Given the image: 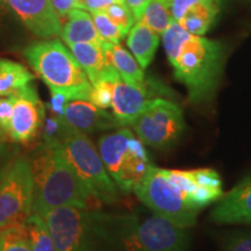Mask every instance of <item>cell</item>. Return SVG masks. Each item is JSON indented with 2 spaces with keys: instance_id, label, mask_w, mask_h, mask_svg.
Here are the masks:
<instances>
[{
  "instance_id": "cell-1",
  "label": "cell",
  "mask_w": 251,
  "mask_h": 251,
  "mask_svg": "<svg viewBox=\"0 0 251 251\" xmlns=\"http://www.w3.org/2000/svg\"><path fill=\"white\" fill-rule=\"evenodd\" d=\"M162 41L175 77L187 89L190 101L199 105L212 100L224 74V43L192 35L176 21L162 34Z\"/></svg>"
},
{
  "instance_id": "cell-2",
  "label": "cell",
  "mask_w": 251,
  "mask_h": 251,
  "mask_svg": "<svg viewBox=\"0 0 251 251\" xmlns=\"http://www.w3.org/2000/svg\"><path fill=\"white\" fill-rule=\"evenodd\" d=\"M57 251H127L136 215H114L80 207H59L41 215Z\"/></svg>"
},
{
  "instance_id": "cell-3",
  "label": "cell",
  "mask_w": 251,
  "mask_h": 251,
  "mask_svg": "<svg viewBox=\"0 0 251 251\" xmlns=\"http://www.w3.org/2000/svg\"><path fill=\"white\" fill-rule=\"evenodd\" d=\"M29 161L34 178L33 213L43 215L59 207L87 208L90 193L58 144L41 142Z\"/></svg>"
},
{
  "instance_id": "cell-4",
  "label": "cell",
  "mask_w": 251,
  "mask_h": 251,
  "mask_svg": "<svg viewBox=\"0 0 251 251\" xmlns=\"http://www.w3.org/2000/svg\"><path fill=\"white\" fill-rule=\"evenodd\" d=\"M25 57L50 91H59L69 100H87L92 84L85 71L59 40L31 43L25 49Z\"/></svg>"
},
{
  "instance_id": "cell-5",
  "label": "cell",
  "mask_w": 251,
  "mask_h": 251,
  "mask_svg": "<svg viewBox=\"0 0 251 251\" xmlns=\"http://www.w3.org/2000/svg\"><path fill=\"white\" fill-rule=\"evenodd\" d=\"M55 143L58 144L92 199L103 203L118 201L119 188L86 134L77 130L61 118V128Z\"/></svg>"
},
{
  "instance_id": "cell-6",
  "label": "cell",
  "mask_w": 251,
  "mask_h": 251,
  "mask_svg": "<svg viewBox=\"0 0 251 251\" xmlns=\"http://www.w3.org/2000/svg\"><path fill=\"white\" fill-rule=\"evenodd\" d=\"M98 151L108 175L124 193L131 192L152 165L144 144L127 128L102 135Z\"/></svg>"
},
{
  "instance_id": "cell-7",
  "label": "cell",
  "mask_w": 251,
  "mask_h": 251,
  "mask_svg": "<svg viewBox=\"0 0 251 251\" xmlns=\"http://www.w3.org/2000/svg\"><path fill=\"white\" fill-rule=\"evenodd\" d=\"M133 192L153 214L169 220L178 227L190 228L196 224L199 209L188 202L163 169L150 166Z\"/></svg>"
},
{
  "instance_id": "cell-8",
  "label": "cell",
  "mask_w": 251,
  "mask_h": 251,
  "mask_svg": "<svg viewBox=\"0 0 251 251\" xmlns=\"http://www.w3.org/2000/svg\"><path fill=\"white\" fill-rule=\"evenodd\" d=\"M33 203L30 161L18 153L0 177V230L23 224L33 213Z\"/></svg>"
},
{
  "instance_id": "cell-9",
  "label": "cell",
  "mask_w": 251,
  "mask_h": 251,
  "mask_svg": "<svg viewBox=\"0 0 251 251\" xmlns=\"http://www.w3.org/2000/svg\"><path fill=\"white\" fill-rule=\"evenodd\" d=\"M131 127L143 144L168 150L178 143L184 133V114L176 102L155 98L149 100Z\"/></svg>"
},
{
  "instance_id": "cell-10",
  "label": "cell",
  "mask_w": 251,
  "mask_h": 251,
  "mask_svg": "<svg viewBox=\"0 0 251 251\" xmlns=\"http://www.w3.org/2000/svg\"><path fill=\"white\" fill-rule=\"evenodd\" d=\"M190 244L186 228L158 215L137 218L127 238V251H187Z\"/></svg>"
},
{
  "instance_id": "cell-11",
  "label": "cell",
  "mask_w": 251,
  "mask_h": 251,
  "mask_svg": "<svg viewBox=\"0 0 251 251\" xmlns=\"http://www.w3.org/2000/svg\"><path fill=\"white\" fill-rule=\"evenodd\" d=\"M171 97V91L157 80L147 79L142 84H129L118 79L113 86V115L120 125L131 126L149 100Z\"/></svg>"
},
{
  "instance_id": "cell-12",
  "label": "cell",
  "mask_w": 251,
  "mask_h": 251,
  "mask_svg": "<svg viewBox=\"0 0 251 251\" xmlns=\"http://www.w3.org/2000/svg\"><path fill=\"white\" fill-rule=\"evenodd\" d=\"M46 119V107L33 84L15 94L8 136L14 143L27 144L40 133Z\"/></svg>"
},
{
  "instance_id": "cell-13",
  "label": "cell",
  "mask_w": 251,
  "mask_h": 251,
  "mask_svg": "<svg viewBox=\"0 0 251 251\" xmlns=\"http://www.w3.org/2000/svg\"><path fill=\"white\" fill-rule=\"evenodd\" d=\"M172 20L192 35L203 36L221 11L216 0H169Z\"/></svg>"
},
{
  "instance_id": "cell-14",
  "label": "cell",
  "mask_w": 251,
  "mask_h": 251,
  "mask_svg": "<svg viewBox=\"0 0 251 251\" xmlns=\"http://www.w3.org/2000/svg\"><path fill=\"white\" fill-rule=\"evenodd\" d=\"M35 36L49 39L59 35L62 21L56 13L51 0H5Z\"/></svg>"
},
{
  "instance_id": "cell-15",
  "label": "cell",
  "mask_w": 251,
  "mask_h": 251,
  "mask_svg": "<svg viewBox=\"0 0 251 251\" xmlns=\"http://www.w3.org/2000/svg\"><path fill=\"white\" fill-rule=\"evenodd\" d=\"M62 118L72 127L86 135L122 127L114 115L97 107L87 100L69 101Z\"/></svg>"
},
{
  "instance_id": "cell-16",
  "label": "cell",
  "mask_w": 251,
  "mask_h": 251,
  "mask_svg": "<svg viewBox=\"0 0 251 251\" xmlns=\"http://www.w3.org/2000/svg\"><path fill=\"white\" fill-rule=\"evenodd\" d=\"M211 220L218 224L251 225V176L221 197L211 213Z\"/></svg>"
},
{
  "instance_id": "cell-17",
  "label": "cell",
  "mask_w": 251,
  "mask_h": 251,
  "mask_svg": "<svg viewBox=\"0 0 251 251\" xmlns=\"http://www.w3.org/2000/svg\"><path fill=\"white\" fill-rule=\"evenodd\" d=\"M68 47L83 70L85 71L92 85L101 80L115 83L121 78L118 71L109 64L106 58L102 46L94 45V43H75Z\"/></svg>"
},
{
  "instance_id": "cell-18",
  "label": "cell",
  "mask_w": 251,
  "mask_h": 251,
  "mask_svg": "<svg viewBox=\"0 0 251 251\" xmlns=\"http://www.w3.org/2000/svg\"><path fill=\"white\" fill-rule=\"evenodd\" d=\"M59 36L68 46L75 43H94L102 46L105 42L99 35L92 17L86 11L79 8H74L69 12L64 24L62 25Z\"/></svg>"
},
{
  "instance_id": "cell-19",
  "label": "cell",
  "mask_w": 251,
  "mask_h": 251,
  "mask_svg": "<svg viewBox=\"0 0 251 251\" xmlns=\"http://www.w3.org/2000/svg\"><path fill=\"white\" fill-rule=\"evenodd\" d=\"M159 40V34L142 21H136L127 34L128 48L143 70L149 67L155 57Z\"/></svg>"
},
{
  "instance_id": "cell-20",
  "label": "cell",
  "mask_w": 251,
  "mask_h": 251,
  "mask_svg": "<svg viewBox=\"0 0 251 251\" xmlns=\"http://www.w3.org/2000/svg\"><path fill=\"white\" fill-rule=\"evenodd\" d=\"M102 49L109 64L118 71L122 80L129 84H142L146 80L143 69L140 67L139 62L120 43L105 41Z\"/></svg>"
},
{
  "instance_id": "cell-21",
  "label": "cell",
  "mask_w": 251,
  "mask_h": 251,
  "mask_svg": "<svg viewBox=\"0 0 251 251\" xmlns=\"http://www.w3.org/2000/svg\"><path fill=\"white\" fill-rule=\"evenodd\" d=\"M35 76L20 63L0 58V98L17 94L31 84Z\"/></svg>"
},
{
  "instance_id": "cell-22",
  "label": "cell",
  "mask_w": 251,
  "mask_h": 251,
  "mask_svg": "<svg viewBox=\"0 0 251 251\" xmlns=\"http://www.w3.org/2000/svg\"><path fill=\"white\" fill-rule=\"evenodd\" d=\"M18 228L31 251H57L47 222L37 213H31Z\"/></svg>"
},
{
  "instance_id": "cell-23",
  "label": "cell",
  "mask_w": 251,
  "mask_h": 251,
  "mask_svg": "<svg viewBox=\"0 0 251 251\" xmlns=\"http://www.w3.org/2000/svg\"><path fill=\"white\" fill-rule=\"evenodd\" d=\"M139 21H142L153 31L162 35L174 21L170 13L169 0H149Z\"/></svg>"
},
{
  "instance_id": "cell-24",
  "label": "cell",
  "mask_w": 251,
  "mask_h": 251,
  "mask_svg": "<svg viewBox=\"0 0 251 251\" xmlns=\"http://www.w3.org/2000/svg\"><path fill=\"white\" fill-rule=\"evenodd\" d=\"M92 20L96 25L97 30L103 41L113 43H119L126 36L121 28L117 24L113 23L112 19L106 14L105 11H98L91 13Z\"/></svg>"
},
{
  "instance_id": "cell-25",
  "label": "cell",
  "mask_w": 251,
  "mask_h": 251,
  "mask_svg": "<svg viewBox=\"0 0 251 251\" xmlns=\"http://www.w3.org/2000/svg\"><path fill=\"white\" fill-rule=\"evenodd\" d=\"M105 12L106 14L112 19L113 23H115L121 28V30L124 31L126 35L129 33L130 28L134 26L135 23H136L133 13H131L130 9L128 8V6L125 4L124 0L108 6V7L105 9Z\"/></svg>"
},
{
  "instance_id": "cell-26",
  "label": "cell",
  "mask_w": 251,
  "mask_h": 251,
  "mask_svg": "<svg viewBox=\"0 0 251 251\" xmlns=\"http://www.w3.org/2000/svg\"><path fill=\"white\" fill-rule=\"evenodd\" d=\"M0 251H31L18 227L0 230Z\"/></svg>"
},
{
  "instance_id": "cell-27",
  "label": "cell",
  "mask_w": 251,
  "mask_h": 251,
  "mask_svg": "<svg viewBox=\"0 0 251 251\" xmlns=\"http://www.w3.org/2000/svg\"><path fill=\"white\" fill-rule=\"evenodd\" d=\"M113 86H114V83L108 80H101L93 84L90 92L89 101L101 109L112 107Z\"/></svg>"
},
{
  "instance_id": "cell-28",
  "label": "cell",
  "mask_w": 251,
  "mask_h": 251,
  "mask_svg": "<svg viewBox=\"0 0 251 251\" xmlns=\"http://www.w3.org/2000/svg\"><path fill=\"white\" fill-rule=\"evenodd\" d=\"M224 251H251V231H237L226 240Z\"/></svg>"
},
{
  "instance_id": "cell-29",
  "label": "cell",
  "mask_w": 251,
  "mask_h": 251,
  "mask_svg": "<svg viewBox=\"0 0 251 251\" xmlns=\"http://www.w3.org/2000/svg\"><path fill=\"white\" fill-rule=\"evenodd\" d=\"M14 101L15 94L0 98V129L5 134H8Z\"/></svg>"
},
{
  "instance_id": "cell-30",
  "label": "cell",
  "mask_w": 251,
  "mask_h": 251,
  "mask_svg": "<svg viewBox=\"0 0 251 251\" xmlns=\"http://www.w3.org/2000/svg\"><path fill=\"white\" fill-rule=\"evenodd\" d=\"M19 153L17 146L7 143L2 139H0V177L4 174L9 163L13 161V158Z\"/></svg>"
},
{
  "instance_id": "cell-31",
  "label": "cell",
  "mask_w": 251,
  "mask_h": 251,
  "mask_svg": "<svg viewBox=\"0 0 251 251\" xmlns=\"http://www.w3.org/2000/svg\"><path fill=\"white\" fill-rule=\"evenodd\" d=\"M50 94L51 96H50V101L48 105L50 112L55 117H63L65 106L70 100L64 93L59 92V91H50Z\"/></svg>"
},
{
  "instance_id": "cell-32",
  "label": "cell",
  "mask_w": 251,
  "mask_h": 251,
  "mask_svg": "<svg viewBox=\"0 0 251 251\" xmlns=\"http://www.w3.org/2000/svg\"><path fill=\"white\" fill-rule=\"evenodd\" d=\"M122 1V0H78L76 8L89 11L91 13L98 11H105L108 6H111L115 2Z\"/></svg>"
},
{
  "instance_id": "cell-33",
  "label": "cell",
  "mask_w": 251,
  "mask_h": 251,
  "mask_svg": "<svg viewBox=\"0 0 251 251\" xmlns=\"http://www.w3.org/2000/svg\"><path fill=\"white\" fill-rule=\"evenodd\" d=\"M77 1L78 0H51V4L54 6L56 13L62 20L63 18L65 19L71 9L76 8Z\"/></svg>"
},
{
  "instance_id": "cell-34",
  "label": "cell",
  "mask_w": 251,
  "mask_h": 251,
  "mask_svg": "<svg viewBox=\"0 0 251 251\" xmlns=\"http://www.w3.org/2000/svg\"><path fill=\"white\" fill-rule=\"evenodd\" d=\"M125 4L128 6V8L130 9L131 13H133L135 20L139 21L141 17H142L144 8L148 5L149 0H124Z\"/></svg>"
},
{
  "instance_id": "cell-35",
  "label": "cell",
  "mask_w": 251,
  "mask_h": 251,
  "mask_svg": "<svg viewBox=\"0 0 251 251\" xmlns=\"http://www.w3.org/2000/svg\"><path fill=\"white\" fill-rule=\"evenodd\" d=\"M7 4H6L5 0H0V19H1L7 12Z\"/></svg>"
},
{
  "instance_id": "cell-36",
  "label": "cell",
  "mask_w": 251,
  "mask_h": 251,
  "mask_svg": "<svg viewBox=\"0 0 251 251\" xmlns=\"http://www.w3.org/2000/svg\"><path fill=\"white\" fill-rule=\"evenodd\" d=\"M2 137H4V133H2L1 129H0V139H2Z\"/></svg>"
},
{
  "instance_id": "cell-37",
  "label": "cell",
  "mask_w": 251,
  "mask_h": 251,
  "mask_svg": "<svg viewBox=\"0 0 251 251\" xmlns=\"http://www.w3.org/2000/svg\"><path fill=\"white\" fill-rule=\"evenodd\" d=\"M216 1H218L220 5H222V2H224V1H225V0H216Z\"/></svg>"
}]
</instances>
